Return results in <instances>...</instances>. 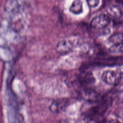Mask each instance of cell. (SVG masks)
Masks as SVG:
<instances>
[{
  "label": "cell",
  "instance_id": "6da1fadb",
  "mask_svg": "<svg viewBox=\"0 0 123 123\" xmlns=\"http://www.w3.org/2000/svg\"><path fill=\"white\" fill-rule=\"evenodd\" d=\"M122 74L118 71L106 70L101 75V79L109 85H117L121 80Z\"/></svg>",
  "mask_w": 123,
  "mask_h": 123
},
{
  "label": "cell",
  "instance_id": "7a4b0ae2",
  "mask_svg": "<svg viewBox=\"0 0 123 123\" xmlns=\"http://www.w3.org/2000/svg\"><path fill=\"white\" fill-rule=\"evenodd\" d=\"M111 19L105 14H100L94 16L90 23V27L95 29H101L106 27L110 24Z\"/></svg>",
  "mask_w": 123,
  "mask_h": 123
},
{
  "label": "cell",
  "instance_id": "3957f363",
  "mask_svg": "<svg viewBox=\"0 0 123 123\" xmlns=\"http://www.w3.org/2000/svg\"><path fill=\"white\" fill-rule=\"evenodd\" d=\"M74 47V43L73 40L65 38L61 40L57 43L55 46V50L61 55H65L73 50Z\"/></svg>",
  "mask_w": 123,
  "mask_h": 123
},
{
  "label": "cell",
  "instance_id": "277c9868",
  "mask_svg": "<svg viewBox=\"0 0 123 123\" xmlns=\"http://www.w3.org/2000/svg\"><path fill=\"white\" fill-rule=\"evenodd\" d=\"M107 109V104L105 101L100 103L90 108L87 111L88 118L94 120L95 118L103 115Z\"/></svg>",
  "mask_w": 123,
  "mask_h": 123
},
{
  "label": "cell",
  "instance_id": "5b68a950",
  "mask_svg": "<svg viewBox=\"0 0 123 123\" xmlns=\"http://www.w3.org/2000/svg\"><path fill=\"white\" fill-rule=\"evenodd\" d=\"M68 100L65 98H58L54 100L49 106V110L54 113H59L67 107Z\"/></svg>",
  "mask_w": 123,
  "mask_h": 123
},
{
  "label": "cell",
  "instance_id": "8992f818",
  "mask_svg": "<svg viewBox=\"0 0 123 123\" xmlns=\"http://www.w3.org/2000/svg\"><path fill=\"white\" fill-rule=\"evenodd\" d=\"M83 96L86 100L89 101L95 102L98 100L99 95L94 89L87 88L84 90Z\"/></svg>",
  "mask_w": 123,
  "mask_h": 123
},
{
  "label": "cell",
  "instance_id": "52a82bcc",
  "mask_svg": "<svg viewBox=\"0 0 123 123\" xmlns=\"http://www.w3.org/2000/svg\"><path fill=\"white\" fill-rule=\"evenodd\" d=\"M108 12L114 17H120L123 15V5L121 4L111 5L108 8Z\"/></svg>",
  "mask_w": 123,
  "mask_h": 123
},
{
  "label": "cell",
  "instance_id": "ba28073f",
  "mask_svg": "<svg viewBox=\"0 0 123 123\" xmlns=\"http://www.w3.org/2000/svg\"><path fill=\"white\" fill-rule=\"evenodd\" d=\"M69 11L74 14H78L83 12V1L80 0H74L70 8Z\"/></svg>",
  "mask_w": 123,
  "mask_h": 123
},
{
  "label": "cell",
  "instance_id": "9c48e42d",
  "mask_svg": "<svg viewBox=\"0 0 123 123\" xmlns=\"http://www.w3.org/2000/svg\"><path fill=\"white\" fill-rule=\"evenodd\" d=\"M109 41L113 45L123 42V33L117 32L113 34L109 38Z\"/></svg>",
  "mask_w": 123,
  "mask_h": 123
},
{
  "label": "cell",
  "instance_id": "30bf717a",
  "mask_svg": "<svg viewBox=\"0 0 123 123\" xmlns=\"http://www.w3.org/2000/svg\"><path fill=\"white\" fill-rule=\"evenodd\" d=\"M109 51L113 53H123V42L112 45L109 48Z\"/></svg>",
  "mask_w": 123,
  "mask_h": 123
},
{
  "label": "cell",
  "instance_id": "8fae6325",
  "mask_svg": "<svg viewBox=\"0 0 123 123\" xmlns=\"http://www.w3.org/2000/svg\"><path fill=\"white\" fill-rule=\"evenodd\" d=\"M86 1L88 5L91 8H94L97 6L99 2L98 0H87Z\"/></svg>",
  "mask_w": 123,
  "mask_h": 123
},
{
  "label": "cell",
  "instance_id": "7c38bea8",
  "mask_svg": "<svg viewBox=\"0 0 123 123\" xmlns=\"http://www.w3.org/2000/svg\"><path fill=\"white\" fill-rule=\"evenodd\" d=\"M98 123L97 122H96V121H93L91 123Z\"/></svg>",
  "mask_w": 123,
  "mask_h": 123
}]
</instances>
